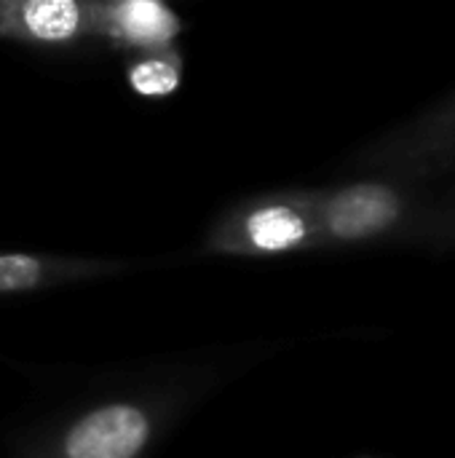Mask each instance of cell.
Returning <instances> with one entry per match:
<instances>
[{
  "instance_id": "obj_5",
  "label": "cell",
  "mask_w": 455,
  "mask_h": 458,
  "mask_svg": "<svg viewBox=\"0 0 455 458\" xmlns=\"http://www.w3.org/2000/svg\"><path fill=\"white\" fill-rule=\"evenodd\" d=\"M182 19L161 0H91V38L131 54L174 46Z\"/></svg>"
},
{
  "instance_id": "obj_7",
  "label": "cell",
  "mask_w": 455,
  "mask_h": 458,
  "mask_svg": "<svg viewBox=\"0 0 455 458\" xmlns=\"http://www.w3.org/2000/svg\"><path fill=\"white\" fill-rule=\"evenodd\" d=\"M0 38L38 48H67L91 38V0H8Z\"/></svg>"
},
{
  "instance_id": "obj_2",
  "label": "cell",
  "mask_w": 455,
  "mask_h": 458,
  "mask_svg": "<svg viewBox=\"0 0 455 458\" xmlns=\"http://www.w3.org/2000/svg\"><path fill=\"white\" fill-rule=\"evenodd\" d=\"M180 405L169 394L115 397L43 429L16 458H145Z\"/></svg>"
},
{
  "instance_id": "obj_3",
  "label": "cell",
  "mask_w": 455,
  "mask_h": 458,
  "mask_svg": "<svg viewBox=\"0 0 455 458\" xmlns=\"http://www.w3.org/2000/svg\"><path fill=\"white\" fill-rule=\"evenodd\" d=\"M322 250L314 191H271L225 209L204 236V252L220 258H287Z\"/></svg>"
},
{
  "instance_id": "obj_4",
  "label": "cell",
  "mask_w": 455,
  "mask_h": 458,
  "mask_svg": "<svg viewBox=\"0 0 455 458\" xmlns=\"http://www.w3.org/2000/svg\"><path fill=\"white\" fill-rule=\"evenodd\" d=\"M362 161L381 177L408 185L455 172V94L378 140Z\"/></svg>"
},
{
  "instance_id": "obj_1",
  "label": "cell",
  "mask_w": 455,
  "mask_h": 458,
  "mask_svg": "<svg viewBox=\"0 0 455 458\" xmlns=\"http://www.w3.org/2000/svg\"><path fill=\"white\" fill-rule=\"evenodd\" d=\"M314 215L322 250L442 233V212L413 185L381 174L314 191Z\"/></svg>"
},
{
  "instance_id": "obj_6",
  "label": "cell",
  "mask_w": 455,
  "mask_h": 458,
  "mask_svg": "<svg viewBox=\"0 0 455 458\" xmlns=\"http://www.w3.org/2000/svg\"><path fill=\"white\" fill-rule=\"evenodd\" d=\"M129 260L83 258V255H40V252H0V295L40 293L51 287L97 282L126 274Z\"/></svg>"
},
{
  "instance_id": "obj_8",
  "label": "cell",
  "mask_w": 455,
  "mask_h": 458,
  "mask_svg": "<svg viewBox=\"0 0 455 458\" xmlns=\"http://www.w3.org/2000/svg\"><path fill=\"white\" fill-rule=\"evenodd\" d=\"M182 70L185 59L174 46L131 54L126 59V83L139 97H172L182 83Z\"/></svg>"
},
{
  "instance_id": "obj_9",
  "label": "cell",
  "mask_w": 455,
  "mask_h": 458,
  "mask_svg": "<svg viewBox=\"0 0 455 458\" xmlns=\"http://www.w3.org/2000/svg\"><path fill=\"white\" fill-rule=\"evenodd\" d=\"M5 5H8V0H0V24H3V19H5Z\"/></svg>"
},
{
  "instance_id": "obj_10",
  "label": "cell",
  "mask_w": 455,
  "mask_h": 458,
  "mask_svg": "<svg viewBox=\"0 0 455 458\" xmlns=\"http://www.w3.org/2000/svg\"><path fill=\"white\" fill-rule=\"evenodd\" d=\"M445 220H451V225H448V233H455V217H445Z\"/></svg>"
}]
</instances>
